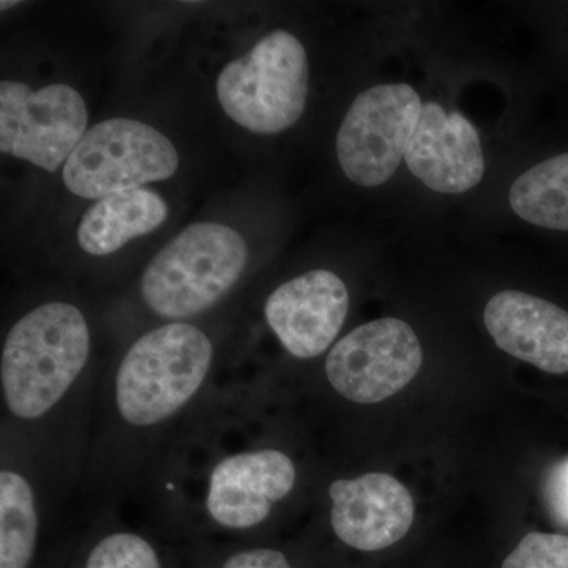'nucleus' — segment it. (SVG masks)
<instances>
[{
    "mask_svg": "<svg viewBox=\"0 0 568 568\" xmlns=\"http://www.w3.org/2000/svg\"><path fill=\"white\" fill-rule=\"evenodd\" d=\"M264 390L224 383L185 425L121 510L160 528L248 537L298 487V466L268 443Z\"/></svg>",
    "mask_w": 568,
    "mask_h": 568,
    "instance_id": "1",
    "label": "nucleus"
},
{
    "mask_svg": "<svg viewBox=\"0 0 568 568\" xmlns=\"http://www.w3.org/2000/svg\"><path fill=\"white\" fill-rule=\"evenodd\" d=\"M211 335L192 321L142 332L102 369L71 517L126 506L166 448L224 383Z\"/></svg>",
    "mask_w": 568,
    "mask_h": 568,
    "instance_id": "2",
    "label": "nucleus"
},
{
    "mask_svg": "<svg viewBox=\"0 0 568 568\" xmlns=\"http://www.w3.org/2000/svg\"><path fill=\"white\" fill-rule=\"evenodd\" d=\"M93 335L84 312L65 301L18 317L0 354V435L39 450L80 488L97 386Z\"/></svg>",
    "mask_w": 568,
    "mask_h": 568,
    "instance_id": "3",
    "label": "nucleus"
},
{
    "mask_svg": "<svg viewBox=\"0 0 568 568\" xmlns=\"http://www.w3.org/2000/svg\"><path fill=\"white\" fill-rule=\"evenodd\" d=\"M246 264L248 248L233 227L220 223L192 224L142 272V304L164 323L192 321L234 290Z\"/></svg>",
    "mask_w": 568,
    "mask_h": 568,
    "instance_id": "4",
    "label": "nucleus"
},
{
    "mask_svg": "<svg viewBox=\"0 0 568 568\" xmlns=\"http://www.w3.org/2000/svg\"><path fill=\"white\" fill-rule=\"evenodd\" d=\"M308 82L304 44L291 32L274 31L224 67L216 95L237 125L252 133L276 134L304 114Z\"/></svg>",
    "mask_w": 568,
    "mask_h": 568,
    "instance_id": "5",
    "label": "nucleus"
},
{
    "mask_svg": "<svg viewBox=\"0 0 568 568\" xmlns=\"http://www.w3.org/2000/svg\"><path fill=\"white\" fill-rule=\"evenodd\" d=\"M178 168L179 153L159 130L133 119H110L85 132L63 164V183L77 196L103 200L166 181Z\"/></svg>",
    "mask_w": 568,
    "mask_h": 568,
    "instance_id": "6",
    "label": "nucleus"
},
{
    "mask_svg": "<svg viewBox=\"0 0 568 568\" xmlns=\"http://www.w3.org/2000/svg\"><path fill=\"white\" fill-rule=\"evenodd\" d=\"M422 106L416 89L403 82L373 85L357 95L336 134L346 178L365 189L390 181L405 160Z\"/></svg>",
    "mask_w": 568,
    "mask_h": 568,
    "instance_id": "7",
    "label": "nucleus"
},
{
    "mask_svg": "<svg viewBox=\"0 0 568 568\" xmlns=\"http://www.w3.org/2000/svg\"><path fill=\"white\" fill-rule=\"evenodd\" d=\"M424 362L420 339L405 321L383 317L342 336L324 361V376L339 398L376 405L403 390Z\"/></svg>",
    "mask_w": 568,
    "mask_h": 568,
    "instance_id": "8",
    "label": "nucleus"
},
{
    "mask_svg": "<svg viewBox=\"0 0 568 568\" xmlns=\"http://www.w3.org/2000/svg\"><path fill=\"white\" fill-rule=\"evenodd\" d=\"M88 108L67 84L32 91L24 82H0V151L54 173L85 134Z\"/></svg>",
    "mask_w": 568,
    "mask_h": 568,
    "instance_id": "9",
    "label": "nucleus"
},
{
    "mask_svg": "<svg viewBox=\"0 0 568 568\" xmlns=\"http://www.w3.org/2000/svg\"><path fill=\"white\" fill-rule=\"evenodd\" d=\"M349 313V291L331 271L306 272L275 287L264 304L272 334L291 357L313 361L335 345Z\"/></svg>",
    "mask_w": 568,
    "mask_h": 568,
    "instance_id": "10",
    "label": "nucleus"
},
{
    "mask_svg": "<svg viewBox=\"0 0 568 568\" xmlns=\"http://www.w3.org/2000/svg\"><path fill=\"white\" fill-rule=\"evenodd\" d=\"M332 532L357 551H381L413 528L416 506L409 489L384 473L335 478L327 488Z\"/></svg>",
    "mask_w": 568,
    "mask_h": 568,
    "instance_id": "11",
    "label": "nucleus"
},
{
    "mask_svg": "<svg viewBox=\"0 0 568 568\" xmlns=\"http://www.w3.org/2000/svg\"><path fill=\"white\" fill-rule=\"evenodd\" d=\"M405 162L429 190L443 194L469 192L485 174V155L476 126L459 111L443 104L422 106Z\"/></svg>",
    "mask_w": 568,
    "mask_h": 568,
    "instance_id": "12",
    "label": "nucleus"
},
{
    "mask_svg": "<svg viewBox=\"0 0 568 568\" xmlns=\"http://www.w3.org/2000/svg\"><path fill=\"white\" fill-rule=\"evenodd\" d=\"M484 320L504 353L551 375L568 373L566 310L521 291H503L488 302Z\"/></svg>",
    "mask_w": 568,
    "mask_h": 568,
    "instance_id": "13",
    "label": "nucleus"
},
{
    "mask_svg": "<svg viewBox=\"0 0 568 568\" xmlns=\"http://www.w3.org/2000/svg\"><path fill=\"white\" fill-rule=\"evenodd\" d=\"M166 219L168 204L152 190L111 194L84 213L78 227V241L82 252L108 256L133 239L153 233Z\"/></svg>",
    "mask_w": 568,
    "mask_h": 568,
    "instance_id": "14",
    "label": "nucleus"
},
{
    "mask_svg": "<svg viewBox=\"0 0 568 568\" xmlns=\"http://www.w3.org/2000/svg\"><path fill=\"white\" fill-rule=\"evenodd\" d=\"M511 211L534 226L568 231V153L536 164L511 183Z\"/></svg>",
    "mask_w": 568,
    "mask_h": 568,
    "instance_id": "15",
    "label": "nucleus"
},
{
    "mask_svg": "<svg viewBox=\"0 0 568 568\" xmlns=\"http://www.w3.org/2000/svg\"><path fill=\"white\" fill-rule=\"evenodd\" d=\"M88 518L97 532L82 568H164L159 545L145 529L122 523L119 508H104Z\"/></svg>",
    "mask_w": 568,
    "mask_h": 568,
    "instance_id": "16",
    "label": "nucleus"
},
{
    "mask_svg": "<svg viewBox=\"0 0 568 568\" xmlns=\"http://www.w3.org/2000/svg\"><path fill=\"white\" fill-rule=\"evenodd\" d=\"M503 568H568V537L530 532L507 556Z\"/></svg>",
    "mask_w": 568,
    "mask_h": 568,
    "instance_id": "17",
    "label": "nucleus"
},
{
    "mask_svg": "<svg viewBox=\"0 0 568 568\" xmlns=\"http://www.w3.org/2000/svg\"><path fill=\"white\" fill-rule=\"evenodd\" d=\"M220 568H293L282 549L264 545L235 548L223 559Z\"/></svg>",
    "mask_w": 568,
    "mask_h": 568,
    "instance_id": "18",
    "label": "nucleus"
},
{
    "mask_svg": "<svg viewBox=\"0 0 568 568\" xmlns=\"http://www.w3.org/2000/svg\"><path fill=\"white\" fill-rule=\"evenodd\" d=\"M547 500L552 517L568 526V458L559 463L549 474Z\"/></svg>",
    "mask_w": 568,
    "mask_h": 568,
    "instance_id": "19",
    "label": "nucleus"
},
{
    "mask_svg": "<svg viewBox=\"0 0 568 568\" xmlns=\"http://www.w3.org/2000/svg\"><path fill=\"white\" fill-rule=\"evenodd\" d=\"M13 6H18V2H6V0H3V2L0 3V9L7 10V9H11V7H13Z\"/></svg>",
    "mask_w": 568,
    "mask_h": 568,
    "instance_id": "20",
    "label": "nucleus"
}]
</instances>
